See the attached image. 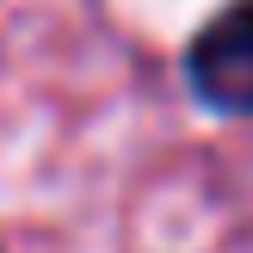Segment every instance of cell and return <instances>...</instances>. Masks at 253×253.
Masks as SVG:
<instances>
[{"mask_svg":"<svg viewBox=\"0 0 253 253\" xmlns=\"http://www.w3.org/2000/svg\"><path fill=\"white\" fill-rule=\"evenodd\" d=\"M192 86L216 111L253 118V0H235L229 12L198 31L192 43Z\"/></svg>","mask_w":253,"mask_h":253,"instance_id":"1","label":"cell"}]
</instances>
